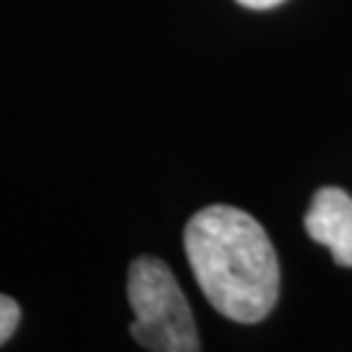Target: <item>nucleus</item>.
Masks as SVG:
<instances>
[{
    "label": "nucleus",
    "mask_w": 352,
    "mask_h": 352,
    "mask_svg": "<svg viewBox=\"0 0 352 352\" xmlns=\"http://www.w3.org/2000/svg\"><path fill=\"white\" fill-rule=\"evenodd\" d=\"M128 302L133 311L131 337L151 352L201 350L196 321L183 289L164 261L141 256L128 269Z\"/></svg>",
    "instance_id": "2"
},
{
    "label": "nucleus",
    "mask_w": 352,
    "mask_h": 352,
    "mask_svg": "<svg viewBox=\"0 0 352 352\" xmlns=\"http://www.w3.org/2000/svg\"><path fill=\"white\" fill-rule=\"evenodd\" d=\"M19 321H21V308L16 305L13 298L0 295V344L11 340L13 331L19 329Z\"/></svg>",
    "instance_id": "4"
},
{
    "label": "nucleus",
    "mask_w": 352,
    "mask_h": 352,
    "mask_svg": "<svg viewBox=\"0 0 352 352\" xmlns=\"http://www.w3.org/2000/svg\"><path fill=\"white\" fill-rule=\"evenodd\" d=\"M305 232L327 245L340 266H352V196L342 188L316 190L305 214Z\"/></svg>",
    "instance_id": "3"
},
{
    "label": "nucleus",
    "mask_w": 352,
    "mask_h": 352,
    "mask_svg": "<svg viewBox=\"0 0 352 352\" xmlns=\"http://www.w3.org/2000/svg\"><path fill=\"white\" fill-rule=\"evenodd\" d=\"M186 256L206 300L219 314L256 324L279 295L277 251L256 217L235 206H206L186 225Z\"/></svg>",
    "instance_id": "1"
},
{
    "label": "nucleus",
    "mask_w": 352,
    "mask_h": 352,
    "mask_svg": "<svg viewBox=\"0 0 352 352\" xmlns=\"http://www.w3.org/2000/svg\"><path fill=\"white\" fill-rule=\"evenodd\" d=\"M240 6H245V8H258V11H264V8H274L279 3H285V0H238Z\"/></svg>",
    "instance_id": "5"
}]
</instances>
